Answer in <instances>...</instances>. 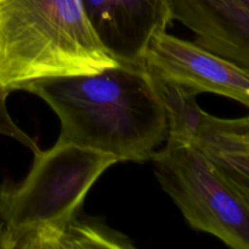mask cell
Wrapping results in <instances>:
<instances>
[{
  "mask_svg": "<svg viewBox=\"0 0 249 249\" xmlns=\"http://www.w3.org/2000/svg\"><path fill=\"white\" fill-rule=\"evenodd\" d=\"M118 162L108 153L58 142L34 155L22 181L0 184L5 249H11L27 231L56 225L79 213L92 185Z\"/></svg>",
  "mask_w": 249,
  "mask_h": 249,
  "instance_id": "obj_3",
  "label": "cell"
},
{
  "mask_svg": "<svg viewBox=\"0 0 249 249\" xmlns=\"http://www.w3.org/2000/svg\"><path fill=\"white\" fill-rule=\"evenodd\" d=\"M143 65L151 74L174 80L198 94L229 97L249 108V72L198 44L164 32L151 41Z\"/></svg>",
  "mask_w": 249,
  "mask_h": 249,
  "instance_id": "obj_5",
  "label": "cell"
},
{
  "mask_svg": "<svg viewBox=\"0 0 249 249\" xmlns=\"http://www.w3.org/2000/svg\"><path fill=\"white\" fill-rule=\"evenodd\" d=\"M90 27L119 63L145 66L151 41L173 21L169 0H79Z\"/></svg>",
  "mask_w": 249,
  "mask_h": 249,
  "instance_id": "obj_6",
  "label": "cell"
},
{
  "mask_svg": "<svg viewBox=\"0 0 249 249\" xmlns=\"http://www.w3.org/2000/svg\"><path fill=\"white\" fill-rule=\"evenodd\" d=\"M213 164L249 195V150L236 141L220 136H203L194 142Z\"/></svg>",
  "mask_w": 249,
  "mask_h": 249,
  "instance_id": "obj_10",
  "label": "cell"
},
{
  "mask_svg": "<svg viewBox=\"0 0 249 249\" xmlns=\"http://www.w3.org/2000/svg\"><path fill=\"white\" fill-rule=\"evenodd\" d=\"M203 136H220L241 143L249 150V116L245 118L224 119L204 112L197 139Z\"/></svg>",
  "mask_w": 249,
  "mask_h": 249,
  "instance_id": "obj_11",
  "label": "cell"
},
{
  "mask_svg": "<svg viewBox=\"0 0 249 249\" xmlns=\"http://www.w3.org/2000/svg\"><path fill=\"white\" fill-rule=\"evenodd\" d=\"M9 96V94L5 91L0 90V135L9 136V138L15 139L18 142H21L22 145H24L26 147H28L34 155L40 152V148H39L38 143L31 138V136L27 135L22 129H19L16 125L12 118L10 117L9 112H7L6 107V99Z\"/></svg>",
  "mask_w": 249,
  "mask_h": 249,
  "instance_id": "obj_12",
  "label": "cell"
},
{
  "mask_svg": "<svg viewBox=\"0 0 249 249\" xmlns=\"http://www.w3.org/2000/svg\"><path fill=\"white\" fill-rule=\"evenodd\" d=\"M21 90L40 97L61 122L58 143L145 162L168 139L164 107L145 66L32 80Z\"/></svg>",
  "mask_w": 249,
  "mask_h": 249,
  "instance_id": "obj_1",
  "label": "cell"
},
{
  "mask_svg": "<svg viewBox=\"0 0 249 249\" xmlns=\"http://www.w3.org/2000/svg\"><path fill=\"white\" fill-rule=\"evenodd\" d=\"M0 249H5V242H4V225H2L1 218H0Z\"/></svg>",
  "mask_w": 249,
  "mask_h": 249,
  "instance_id": "obj_13",
  "label": "cell"
},
{
  "mask_svg": "<svg viewBox=\"0 0 249 249\" xmlns=\"http://www.w3.org/2000/svg\"><path fill=\"white\" fill-rule=\"evenodd\" d=\"M134 243L102 220L77 213L60 224L27 231L11 249H129Z\"/></svg>",
  "mask_w": 249,
  "mask_h": 249,
  "instance_id": "obj_8",
  "label": "cell"
},
{
  "mask_svg": "<svg viewBox=\"0 0 249 249\" xmlns=\"http://www.w3.org/2000/svg\"><path fill=\"white\" fill-rule=\"evenodd\" d=\"M119 65L90 27L79 0H0V90Z\"/></svg>",
  "mask_w": 249,
  "mask_h": 249,
  "instance_id": "obj_2",
  "label": "cell"
},
{
  "mask_svg": "<svg viewBox=\"0 0 249 249\" xmlns=\"http://www.w3.org/2000/svg\"><path fill=\"white\" fill-rule=\"evenodd\" d=\"M195 43L249 72V0H169Z\"/></svg>",
  "mask_w": 249,
  "mask_h": 249,
  "instance_id": "obj_7",
  "label": "cell"
},
{
  "mask_svg": "<svg viewBox=\"0 0 249 249\" xmlns=\"http://www.w3.org/2000/svg\"><path fill=\"white\" fill-rule=\"evenodd\" d=\"M148 72V71H147ZM162 101L168 122V141L194 143L198 135L202 111L196 101L198 92L191 88L148 73Z\"/></svg>",
  "mask_w": 249,
  "mask_h": 249,
  "instance_id": "obj_9",
  "label": "cell"
},
{
  "mask_svg": "<svg viewBox=\"0 0 249 249\" xmlns=\"http://www.w3.org/2000/svg\"><path fill=\"white\" fill-rule=\"evenodd\" d=\"M151 157L158 182L187 223L233 249H249V195L191 143L165 141Z\"/></svg>",
  "mask_w": 249,
  "mask_h": 249,
  "instance_id": "obj_4",
  "label": "cell"
}]
</instances>
